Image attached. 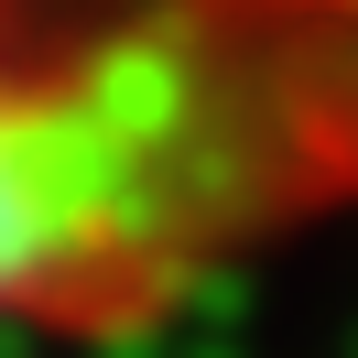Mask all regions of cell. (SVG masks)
<instances>
[{"instance_id":"1","label":"cell","mask_w":358,"mask_h":358,"mask_svg":"<svg viewBox=\"0 0 358 358\" xmlns=\"http://www.w3.org/2000/svg\"><path fill=\"white\" fill-rule=\"evenodd\" d=\"M336 206L358 0H0V326H141Z\"/></svg>"}]
</instances>
